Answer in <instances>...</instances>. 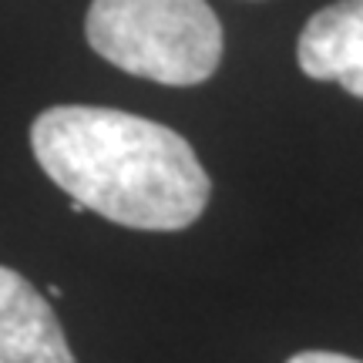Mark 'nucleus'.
<instances>
[{
  "label": "nucleus",
  "mask_w": 363,
  "mask_h": 363,
  "mask_svg": "<svg viewBox=\"0 0 363 363\" xmlns=\"http://www.w3.org/2000/svg\"><path fill=\"white\" fill-rule=\"evenodd\" d=\"M84 34L108 65L175 88L208 81L222 61V24L206 0H91Z\"/></svg>",
  "instance_id": "2"
},
{
  "label": "nucleus",
  "mask_w": 363,
  "mask_h": 363,
  "mask_svg": "<svg viewBox=\"0 0 363 363\" xmlns=\"http://www.w3.org/2000/svg\"><path fill=\"white\" fill-rule=\"evenodd\" d=\"M0 363H78L51 303L0 266Z\"/></svg>",
  "instance_id": "3"
},
{
  "label": "nucleus",
  "mask_w": 363,
  "mask_h": 363,
  "mask_svg": "<svg viewBox=\"0 0 363 363\" xmlns=\"http://www.w3.org/2000/svg\"><path fill=\"white\" fill-rule=\"evenodd\" d=\"M71 212H74V216H81V212H88V208L81 206V202H74V199H71Z\"/></svg>",
  "instance_id": "6"
},
{
  "label": "nucleus",
  "mask_w": 363,
  "mask_h": 363,
  "mask_svg": "<svg viewBox=\"0 0 363 363\" xmlns=\"http://www.w3.org/2000/svg\"><path fill=\"white\" fill-rule=\"evenodd\" d=\"M30 148L61 192L128 229L175 233L208 206L212 182L195 148L148 118L57 104L34 118Z\"/></svg>",
  "instance_id": "1"
},
{
  "label": "nucleus",
  "mask_w": 363,
  "mask_h": 363,
  "mask_svg": "<svg viewBox=\"0 0 363 363\" xmlns=\"http://www.w3.org/2000/svg\"><path fill=\"white\" fill-rule=\"evenodd\" d=\"M286 363H363V360H353V357H343V353H330V350H306V353H296V357H289Z\"/></svg>",
  "instance_id": "5"
},
{
  "label": "nucleus",
  "mask_w": 363,
  "mask_h": 363,
  "mask_svg": "<svg viewBox=\"0 0 363 363\" xmlns=\"http://www.w3.org/2000/svg\"><path fill=\"white\" fill-rule=\"evenodd\" d=\"M296 61L313 81H337L363 98V0H337L306 21Z\"/></svg>",
  "instance_id": "4"
}]
</instances>
